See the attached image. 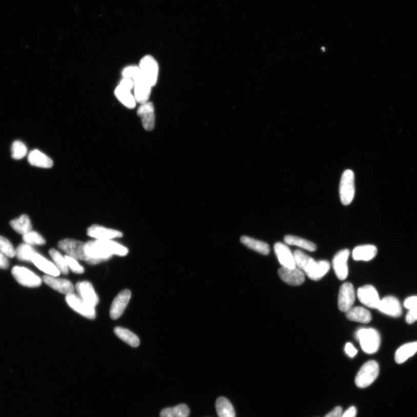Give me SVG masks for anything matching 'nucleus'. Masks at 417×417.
I'll list each match as a JSON object with an SVG mask.
<instances>
[{
    "label": "nucleus",
    "instance_id": "32",
    "mask_svg": "<svg viewBox=\"0 0 417 417\" xmlns=\"http://www.w3.org/2000/svg\"><path fill=\"white\" fill-rule=\"evenodd\" d=\"M11 227L16 232L22 236L32 231V225L28 216L22 215L18 219L13 220L10 222Z\"/></svg>",
    "mask_w": 417,
    "mask_h": 417
},
{
    "label": "nucleus",
    "instance_id": "6",
    "mask_svg": "<svg viewBox=\"0 0 417 417\" xmlns=\"http://www.w3.org/2000/svg\"><path fill=\"white\" fill-rule=\"evenodd\" d=\"M66 301L70 308L82 316L90 319L96 318L95 307L86 302L80 297L73 293L66 295Z\"/></svg>",
    "mask_w": 417,
    "mask_h": 417
},
{
    "label": "nucleus",
    "instance_id": "14",
    "mask_svg": "<svg viewBox=\"0 0 417 417\" xmlns=\"http://www.w3.org/2000/svg\"><path fill=\"white\" fill-rule=\"evenodd\" d=\"M377 309L381 312L394 318L401 317L402 314L401 304L393 296H387L381 299Z\"/></svg>",
    "mask_w": 417,
    "mask_h": 417
},
{
    "label": "nucleus",
    "instance_id": "17",
    "mask_svg": "<svg viewBox=\"0 0 417 417\" xmlns=\"http://www.w3.org/2000/svg\"><path fill=\"white\" fill-rule=\"evenodd\" d=\"M134 82V97L137 103L143 104L148 102L152 92V87L145 80L141 73L133 80Z\"/></svg>",
    "mask_w": 417,
    "mask_h": 417
},
{
    "label": "nucleus",
    "instance_id": "45",
    "mask_svg": "<svg viewBox=\"0 0 417 417\" xmlns=\"http://www.w3.org/2000/svg\"><path fill=\"white\" fill-rule=\"evenodd\" d=\"M406 320L408 324H412L417 321V309H410L407 313Z\"/></svg>",
    "mask_w": 417,
    "mask_h": 417
},
{
    "label": "nucleus",
    "instance_id": "48",
    "mask_svg": "<svg viewBox=\"0 0 417 417\" xmlns=\"http://www.w3.org/2000/svg\"><path fill=\"white\" fill-rule=\"evenodd\" d=\"M357 414V411L356 407L352 406L349 407V409L344 412H343L341 417H356Z\"/></svg>",
    "mask_w": 417,
    "mask_h": 417
},
{
    "label": "nucleus",
    "instance_id": "22",
    "mask_svg": "<svg viewBox=\"0 0 417 417\" xmlns=\"http://www.w3.org/2000/svg\"><path fill=\"white\" fill-rule=\"evenodd\" d=\"M32 263L36 266L38 269L47 274V276L53 277H58L60 276V270L57 268L55 264L51 262L50 261H49L41 255H39L38 253H37L34 256Z\"/></svg>",
    "mask_w": 417,
    "mask_h": 417
},
{
    "label": "nucleus",
    "instance_id": "26",
    "mask_svg": "<svg viewBox=\"0 0 417 417\" xmlns=\"http://www.w3.org/2000/svg\"><path fill=\"white\" fill-rule=\"evenodd\" d=\"M346 317L349 321L362 323H368L371 321V314L369 310L362 307L350 308L346 312Z\"/></svg>",
    "mask_w": 417,
    "mask_h": 417
},
{
    "label": "nucleus",
    "instance_id": "47",
    "mask_svg": "<svg viewBox=\"0 0 417 417\" xmlns=\"http://www.w3.org/2000/svg\"><path fill=\"white\" fill-rule=\"evenodd\" d=\"M343 414V409L340 406L336 407L333 410L326 414L325 417H341Z\"/></svg>",
    "mask_w": 417,
    "mask_h": 417
},
{
    "label": "nucleus",
    "instance_id": "30",
    "mask_svg": "<svg viewBox=\"0 0 417 417\" xmlns=\"http://www.w3.org/2000/svg\"><path fill=\"white\" fill-rule=\"evenodd\" d=\"M114 332L119 339L122 340L132 347H137L140 345L139 337L126 328L117 327L114 329Z\"/></svg>",
    "mask_w": 417,
    "mask_h": 417
},
{
    "label": "nucleus",
    "instance_id": "29",
    "mask_svg": "<svg viewBox=\"0 0 417 417\" xmlns=\"http://www.w3.org/2000/svg\"><path fill=\"white\" fill-rule=\"evenodd\" d=\"M114 94L118 100L127 108L132 109L135 108L136 101L131 91L118 86L115 89Z\"/></svg>",
    "mask_w": 417,
    "mask_h": 417
},
{
    "label": "nucleus",
    "instance_id": "44",
    "mask_svg": "<svg viewBox=\"0 0 417 417\" xmlns=\"http://www.w3.org/2000/svg\"><path fill=\"white\" fill-rule=\"evenodd\" d=\"M345 352L349 357L353 358L357 356L358 350L352 343H347L345 346Z\"/></svg>",
    "mask_w": 417,
    "mask_h": 417
},
{
    "label": "nucleus",
    "instance_id": "15",
    "mask_svg": "<svg viewBox=\"0 0 417 417\" xmlns=\"http://www.w3.org/2000/svg\"><path fill=\"white\" fill-rule=\"evenodd\" d=\"M137 114L140 118L142 126L147 131H152L155 127V117L153 104L146 102L141 104L137 109Z\"/></svg>",
    "mask_w": 417,
    "mask_h": 417
},
{
    "label": "nucleus",
    "instance_id": "41",
    "mask_svg": "<svg viewBox=\"0 0 417 417\" xmlns=\"http://www.w3.org/2000/svg\"><path fill=\"white\" fill-rule=\"evenodd\" d=\"M65 257L69 268L72 270L73 273L81 274L84 272V268L78 263L77 259L68 255H66Z\"/></svg>",
    "mask_w": 417,
    "mask_h": 417
},
{
    "label": "nucleus",
    "instance_id": "5",
    "mask_svg": "<svg viewBox=\"0 0 417 417\" xmlns=\"http://www.w3.org/2000/svg\"><path fill=\"white\" fill-rule=\"evenodd\" d=\"M141 73L151 86L156 85L159 72L157 61L150 55L145 56L140 61Z\"/></svg>",
    "mask_w": 417,
    "mask_h": 417
},
{
    "label": "nucleus",
    "instance_id": "24",
    "mask_svg": "<svg viewBox=\"0 0 417 417\" xmlns=\"http://www.w3.org/2000/svg\"><path fill=\"white\" fill-rule=\"evenodd\" d=\"M31 165L42 168H51L54 165L52 159L38 150H34L28 155Z\"/></svg>",
    "mask_w": 417,
    "mask_h": 417
},
{
    "label": "nucleus",
    "instance_id": "39",
    "mask_svg": "<svg viewBox=\"0 0 417 417\" xmlns=\"http://www.w3.org/2000/svg\"><path fill=\"white\" fill-rule=\"evenodd\" d=\"M12 157L15 159H20L27 154L28 149L26 145L20 141H15L11 148Z\"/></svg>",
    "mask_w": 417,
    "mask_h": 417
},
{
    "label": "nucleus",
    "instance_id": "20",
    "mask_svg": "<svg viewBox=\"0 0 417 417\" xmlns=\"http://www.w3.org/2000/svg\"><path fill=\"white\" fill-rule=\"evenodd\" d=\"M76 289L79 297L89 304L95 307L99 303V297L90 282L82 281L77 283Z\"/></svg>",
    "mask_w": 417,
    "mask_h": 417
},
{
    "label": "nucleus",
    "instance_id": "43",
    "mask_svg": "<svg viewBox=\"0 0 417 417\" xmlns=\"http://www.w3.org/2000/svg\"><path fill=\"white\" fill-rule=\"evenodd\" d=\"M404 305L409 310L417 309V296H411L406 299Z\"/></svg>",
    "mask_w": 417,
    "mask_h": 417
},
{
    "label": "nucleus",
    "instance_id": "9",
    "mask_svg": "<svg viewBox=\"0 0 417 417\" xmlns=\"http://www.w3.org/2000/svg\"><path fill=\"white\" fill-rule=\"evenodd\" d=\"M356 291L352 283L346 282L341 286L338 297V307L341 311L347 312L353 307Z\"/></svg>",
    "mask_w": 417,
    "mask_h": 417
},
{
    "label": "nucleus",
    "instance_id": "1",
    "mask_svg": "<svg viewBox=\"0 0 417 417\" xmlns=\"http://www.w3.org/2000/svg\"><path fill=\"white\" fill-rule=\"evenodd\" d=\"M356 339L364 352L373 354L378 351L381 344L379 332L372 328H361L356 332Z\"/></svg>",
    "mask_w": 417,
    "mask_h": 417
},
{
    "label": "nucleus",
    "instance_id": "2",
    "mask_svg": "<svg viewBox=\"0 0 417 417\" xmlns=\"http://www.w3.org/2000/svg\"><path fill=\"white\" fill-rule=\"evenodd\" d=\"M380 372L379 363L369 361L364 364L358 372L356 384L358 388H365L373 383Z\"/></svg>",
    "mask_w": 417,
    "mask_h": 417
},
{
    "label": "nucleus",
    "instance_id": "18",
    "mask_svg": "<svg viewBox=\"0 0 417 417\" xmlns=\"http://www.w3.org/2000/svg\"><path fill=\"white\" fill-rule=\"evenodd\" d=\"M89 236L96 238L97 240L107 241L114 238H121L123 234L119 231L102 227L99 225H93L87 231Z\"/></svg>",
    "mask_w": 417,
    "mask_h": 417
},
{
    "label": "nucleus",
    "instance_id": "42",
    "mask_svg": "<svg viewBox=\"0 0 417 417\" xmlns=\"http://www.w3.org/2000/svg\"><path fill=\"white\" fill-rule=\"evenodd\" d=\"M141 72L139 67L137 66H129L123 70V78L131 79L134 80L140 75Z\"/></svg>",
    "mask_w": 417,
    "mask_h": 417
},
{
    "label": "nucleus",
    "instance_id": "34",
    "mask_svg": "<svg viewBox=\"0 0 417 417\" xmlns=\"http://www.w3.org/2000/svg\"><path fill=\"white\" fill-rule=\"evenodd\" d=\"M37 253L32 246L25 243L17 247L16 250V256L21 261L32 263L33 257Z\"/></svg>",
    "mask_w": 417,
    "mask_h": 417
},
{
    "label": "nucleus",
    "instance_id": "49",
    "mask_svg": "<svg viewBox=\"0 0 417 417\" xmlns=\"http://www.w3.org/2000/svg\"><path fill=\"white\" fill-rule=\"evenodd\" d=\"M9 266L7 257L0 252V268L7 269Z\"/></svg>",
    "mask_w": 417,
    "mask_h": 417
},
{
    "label": "nucleus",
    "instance_id": "40",
    "mask_svg": "<svg viewBox=\"0 0 417 417\" xmlns=\"http://www.w3.org/2000/svg\"><path fill=\"white\" fill-rule=\"evenodd\" d=\"M0 252L10 258L16 256V250L12 244L7 238L2 236H0Z\"/></svg>",
    "mask_w": 417,
    "mask_h": 417
},
{
    "label": "nucleus",
    "instance_id": "4",
    "mask_svg": "<svg viewBox=\"0 0 417 417\" xmlns=\"http://www.w3.org/2000/svg\"><path fill=\"white\" fill-rule=\"evenodd\" d=\"M340 200L344 205H348L353 200L356 194L355 175L352 171L347 170L343 172L340 183Z\"/></svg>",
    "mask_w": 417,
    "mask_h": 417
},
{
    "label": "nucleus",
    "instance_id": "35",
    "mask_svg": "<svg viewBox=\"0 0 417 417\" xmlns=\"http://www.w3.org/2000/svg\"><path fill=\"white\" fill-rule=\"evenodd\" d=\"M98 241L112 255L126 256L128 254L129 251L127 248L120 244L110 240Z\"/></svg>",
    "mask_w": 417,
    "mask_h": 417
},
{
    "label": "nucleus",
    "instance_id": "23",
    "mask_svg": "<svg viewBox=\"0 0 417 417\" xmlns=\"http://www.w3.org/2000/svg\"><path fill=\"white\" fill-rule=\"evenodd\" d=\"M377 254V248L372 245L357 246L353 250L352 257L356 261H369L373 259Z\"/></svg>",
    "mask_w": 417,
    "mask_h": 417
},
{
    "label": "nucleus",
    "instance_id": "46",
    "mask_svg": "<svg viewBox=\"0 0 417 417\" xmlns=\"http://www.w3.org/2000/svg\"><path fill=\"white\" fill-rule=\"evenodd\" d=\"M119 86L131 91L134 87V82L131 79L123 78Z\"/></svg>",
    "mask_w": 417,
    "mask_h": 417
},
{
    "label": "nucleus",
    "instance_id": "19",
    "mask_svg": "<svg viewBox=\"0 0 417 417\" xmlns=\"http://www.w3.org/2000/svg\"><path fill=\"white\" fill-rule=\"evenodd\" d=\"M57 277L45 276L43 281L47 285L62 294L68 295L73 294L75 288L72 282L65 279L57 278Z\"/></svg>",
    "mask_w": 417,
    "mask_h": 417
},
{
    "label": "nucleus",
    "instance_id": "36",
    "mask_svg": "<svg viewBox=\"0 0 417 417\" xmlns=\"http://www.w3.org/2000/svg\"><path fill=\"white\" fill-rule=\"evenodd\" d=\"M51 258L54 260L55 265L59 269L60 272L64 275H67L69 272V268L65 257L62 256L60 253L55 249H51L49 251Z\"/></svg>",
    "mask_w": 417,
    "mask_h": 417
},
{
    "label": "nucleus",
    "instance_id": "38",
    "mask_svg": "<svg viewBox=\"0 0 417 417\" xmlns=\"http://www.w3.org/2000/svg\"><path fill=\"white\" fill-rule=\"evenodd\" d=\"M23 240L25 243L30 246L45 245V239L38 233L31 231L29 233L24 235Z\"/></svg>",
    "mask_w": 417,
    "mask_h": 417
},
{
    "label": "nucleus",
    "instance_id": "11",
    "mask_svg": "<svg viewBox=\"0 0 417 417\" xmlns=\"http://www.w3.org/2000/svg\"><path fill=\"white\" fill-rule=\"evenodd\" d=\"M350 255V251L347 249H343L335 255L332 259V267L337 278L341 281H344L348 276V261Z\"/></svg>",
    "mask_w": 417,
    "mask_h": 417
},
{
    "label": "nucleus",
    "instance_id": "8",
    "mask_svg": "<svg viewBox=\"0 0 417 417\" xmlns=\"http://www.w3.org/2000/svg\"><path fill=\"white\" fill-rule=\"evenodd\" d=\"M84 246V242L72 239H65L58 243L59 249L66 252L67 255L77 260L85 261Z\"/></svg>",
    "mask_w": 417,
    "mask_h": 417
},
{
    "label": "nucleus",
    "instance_id": "10",
    "mask_svg": "<svg viewBox=\"0 0 417 417\" xmlns=\"http://www.w3.org/2000/svg\"><path fill=\"white\" fill-rule=\"evenodd\" d=\"M357 295L360 302L366 307L372 309L378 307L381 299L373 286L367 285L359 287Z\"/></svg>",
    "mask_w": 417,
    "mask_h": 417
},
{
    "label": "nucleus",
    "instance_id": "37",
    "mask_svg": "<svg viewBox=\"0 0 417 417\" xmlns=\"http://www.w3.org/2000/svg\"><path fill=\"white\" fill-rule=\"evenodd\" d=\"M330 264L326 260L318 261L317 267L314 272L310 275L308 278L311 280L317 281L320 280L327 273L329 272Z\"/></svg>",
    "mask_w": 417,
    "mask_h": 417
},
{
    "label": "nucleus",
    "instance_id": "31",
    "mask_svg": "<svg viewBox=\"0 0 417 417\" xmlns=\"http://www.w3.org/2000/svg\"><path fill=\"white\" fill-rule=\"evenodd\" d=\"M284 241L289 245H294L302 248L309 252L316 251L317 247L316 244L303 238L288 235L284 238Z\"/></svg>",
    "mask_w": 417,
    "mask_h": 417
},
{
    "label": "nucleus",
    "instance_id": "12",
    "mask_svg": "<svg viewBox=\"0 0 417 417\" xmlns=\"http://www.w3.org/2000/svg\"><path fill=\"white\" fill-rule=\"evenodd\" d=\"M131 291L125 289L115 297L113 302L111 305L110 316L113 320H116L123 314L131 298Z\"/></svg>",
    "mask_w": 417,
    "mask_h": 417
},
{
    "label": "nucleus",
    "instance_id": "16",
    "mask_svg": "<svg viewBox=\"0 0 417 417\" xmlns=\"http://www.w3.org/2000/svg\"><path fill=\"white\" fill-rule=\"evenodd\" d=\"M274 251L282 267L292 268L296 267L294 254L285 243L275 244Z\"/></svg>",
    "mask_w": 417,
    "mask_h": 417
},
{
    "label": "nucleus",
    "instance_id": "21",
    "mask_svg": "<svg viewBox=\"0 0 417 417\" xmlns=\"http://www.w3.org/2000/svg\"><path fill=\"white\" fill-rule=\"evenodd\" d=\"M294 254L296 267L302 270L308 277L316 269L317 261L300 250L295 251Z\"/></svg>",
    "mask_w": 417,
    "mask_h": 417
},
{
    "label": "nucleus",
    "instance_id": "13",
    "mask_svg": "<svg viewBox=\"0 0 417 417\" xmlns=\"http://www.w3.org/2000/svg\"><path fill=\"white\" fill-rule=\"evenodd\" d=\"M278 275L282 280L290 286H300L305 281V274L297 267L292 268L281 267Z\"/></svg>",
    "mask_w": 417,
    "mask_h": 417
},
{
    "label": "nucleus",
    "instance_id": "25",
    "mask_svg": "<svg viewBox=\"0 0 417 417\" xmlns=\"http://www.w3.org/2000/svg\"><path fill=\"white\" fill-rule=\"evenodd\" d=\"M417 353V341L406 343L399 348L394 356L395 361L398 364L405 363L408 359L413 357Z\"/></svg>",
    "mask_w": 417,
    "mask_h": 417
},
{
    "label": "nucleus",
    "instance_id": "3",
    "mask_svg": "<svg viewBox=\"0 0 417 417\" xmlns=\"http://www.w3.org/2000/svg\"><path fill=\"white\" fill-rule=\"evenodd\" d=\"M84 251L86 254L85 261L91 264L103 262L109 260L113 256L98 240L85 243Z\"/></svg>",
    "mask_w": 417,
    "mask_h": 417
},
{
    "label": "nucleus",
    "instance_id": "33",
    "mask_svg": "<svg viewBox=\"0 0 417 417\" xmlns=\"http://www.w3.org/2000/svg\"><path fill=\"white\" fill-rule=\"evenodd\" d=\"M190 413L189 407L184 404H181L162 410L160 412V417H189Z\"/></svg>",
    "mask_w": 417,
    "mask_h": 417
},
{
    "label": "nucleus",
    "instance_id": "7",
    "mask_svg": "<svg viewBox=\"0 0 417 417\" xmlns=\"http://www.w3.org/2000/svg\"><path fill=\"white\" fill-rule=\"evenodd\" d=\"M12 274L15 280L22 286L36 287L41 285L42 280L32 270L19 266H15L12 269Z\"/></svg>",
    "mask_w": 417,
    "mask_h": 417
},
{
    "label": "nucleus",
    "instance_id": "27",
    "mask_svg": "<svg viewBox=\"0 0 417 417\" xmlns=\"http://www.w3.org/2000/svg\"><path fill=\"white\" fill-rule=\"evenodd\" d=\"M241 241L244 245L260 254L268 255L270 253V248L267 243L247 236L242 237Z\"/></svg>",
    "mask_w": 417,
    "mask_h": 417
},
{
    "label": "nucleus",
    "instance_id": "28",
    "mask_svg": "<svg viewBox=\"0 0 417 417\" xmlns=\"http://www.w3.org/2000/svg\"><path fill=\"white\" fill-rule=\"evenodd\" d=\"M216 410L219 417H236V412L232 404L224 397L217 399Z\"/></svg>",
    "mask_w": 417,
    "mask_h": 417
}]
</instances>
